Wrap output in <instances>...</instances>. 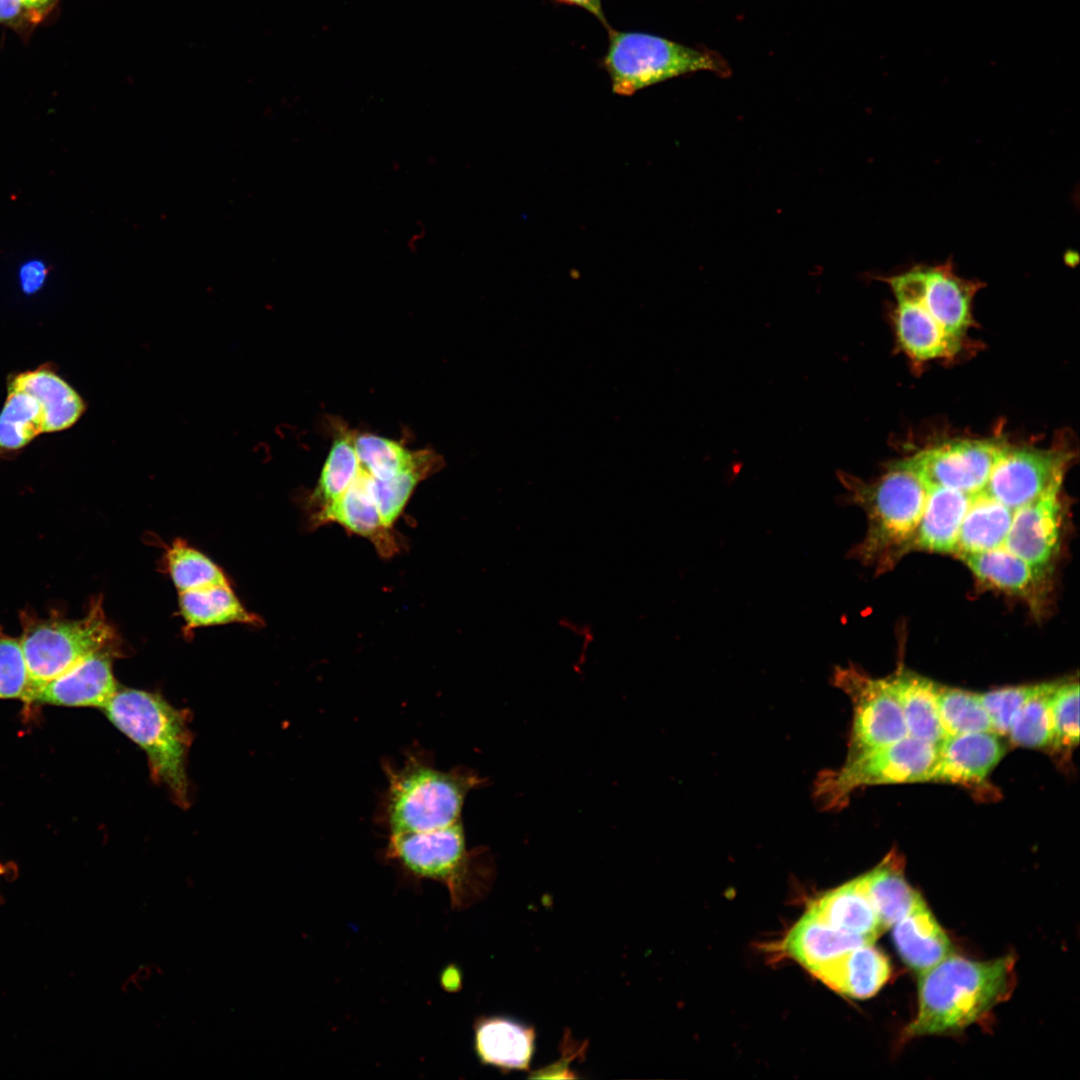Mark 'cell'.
<instances>
[{"label":"cell","instance_id":"1","mask_svg":"<svg viewBox=\"0 0 1080 1080\" xmlns=\"http://www.w3.org/2000/svg\"><path fill=\"white\" fill-rule=\"evenodd\" d=\"M404 756L400 766L381 761L387 784L379 794L374 822L386 835L454 824L462 820L469 792L487 786L488 779L471 768L438 769L433 753L420 745L408 747Z\"/></svg>","mask_w":1080,"mask_h":1080},{"label":"cell","instance_id":"2","mask_svg":"<svg viewBox=\"0 0 1080 1080\" xmlns=\"http://www.w3.org/2000/svg\"><path fill=\"white\" fill-rule=\"evenodd\" d=\"M1015 959L975 961L951 953L919 973L918 1010L906 1037L958 1032L1007 1000L1015 986Z\"/></svg>","mask_w":1080,"mask_h":1080},{"label":"cell","instance_id":"3","mask_svg":"<svg viewBox=\"0 0 1080 1080\" xmlns=\"http://www.w3.org/2000/svg\"><path fill=\"white\" fill-rule=\"evenodd\" d=\"M382 857L409 880L444 885L453 909H465L486 896L496 872L487 847L468 848L462 820L432 830L387 835Z\"/></svg>","mask_w":1080,"mask_h":1080},{"label":"cell","instance_id":"4","mask_svg":"<svg viewBox=\"0 0 1080 1080\" xmlns=\"http://www.w3.org/2000/svg\"><path fill=\"white\" fill-rule=\"evenodd\" d=\"M844 487V499L859 506L867 516V531L849 557L875 566L878 572L893 565L911 550L923 512L928 487L910 470L889 464L884 474L874 480L838 471Z\"/></svg>","mask_w":1080,"mask_h":1080},{"label":"cell","instance_id":"5","mask_svg":"<svg viewBox=\"0 0 1080 1080\" xmlns=\"http://www.w3.org/2000/svg\"><path fill=\"white\" fill-rule=\"evenodd\" d=\"M110 722L147 754L152 777L177 804H188L186 760L191 734L183 711L160 695L118 689L103 707Z\"/></svg>","mask_w":1080,"mask_h":1080},{"label":"cell","instance_id":"6","mask_svg":"<svg viewBox=\"0 0 1080 1080\" xmlns=\"http://www.w3.org/2000/svg\"><path fill=\"white\" fill-rule=\"evenodd\" d=\"M20 623L19 641L29 678L25 693L98 651L116 648L117 635L105 616L101 597L90 602L87 614L81 619H67L58 614L39 618L23 610Z\"/></svg>","mask_w":1080,"mask_h":1080},{"label":"cell","instance_id":"7","mask_svg":"<svg viewBox=\"0 0 1080 1080\" xmlns=\"http://www.w3.org/2000/svg\"><path fill=\"white\" fill-rule=\"evenodd\" d=\"M608 32L609 44L602 65L616 94L632 95L647 86L700 70L721 76L729 73L727 63L712 51L642 32L611 28Z\"/></svg>","mask_w":1080,"mask_h":1080},{"label":"cell","instance_id":"8","mask_svg":"<svg viewBox=\"0 0 1080 1080\" xmlns=\"http://www.w3.org/2000/svg\"><path fill=\"white\" fill-rule=\"evenodd\" d=\"M936 755V744L907 735L824 770L816 778L814 796L820 807L835 810L862 787L929 781Z\"/></svg>","mask_w":1080,"mask_h":1080},{"label":"cell","instance_id":"9","mask_svg":"<svg viewBox=\"0 0 1080 1080\" xmlns=\"http://www.w3.org/2000/svg\"><path fill=\"white\" fill-rule=\"evenodd\" d=\"M833 685L852 704V723L846 758L891 744L908 735L889 677L874 678L853 664L837 666Z\"/></svg>","mask_w":1080,"mask_h":1080},{"label":"cell","instance_id":"10","mask_svg":"<svg viewBox=\"0 0 1080 1080\" xmlns=\"http://www.w3.org/2000/svg\"><path fill=\"white\" fill-rule=\"evenodd\" d=\"M881 280L888 283L896 300L920 302L954 338L962 340L974 325L972 301L983 283L958 276L951 260L937 265L917 264Z\"/></svg>","mask_w":1080,"mask_h":1080},{"label":"cell","instance_id":"11","mask_svg":"<svg viewBox=\"0 0 1080 1080\" xmlns=\"http://www.w3.org/2000/svg\"><path fill=\"white\" fill-rule=\"evenodd\" d=\"M1072 458L1065 447L1038 449L1004 443L984 491L1014 511L1060 490Z\"/></svg>","mask_w":1080,"mask_h":1080},{"label":"cell","instance_id":"12","mask_svg":"<svg viewBox=\"0 0 1080 1080\" xmlns=\"http://www.w3.org/2000/svg\"><path fill=\"white\" fill-rule=\"evenodd\" d=\"M1004 443L999 439L951 440L896 463L913 472L928 488L944 487L974 495L985 490Z\"/></svg>","mask_w":1080,"mask_h":1080},{"label":"cell","instance_id":"13","mask_svg":"<svg viewBox=\"0 0 1080 1080\" xmlns=\"http://www.w3.org/2000/svg\"><path fill=\"white\" fill-rule=\"evenodd\" d=\"M114 652L106 649L86 657L41 687L27 691L21 699L36 704L103 708L118 690L112 671Z\"/></svg>","mask_w":1080,"mask_h":1080},{"label":"cell","instance_id":"14","mask_svg":"<svg viewBox=\"0 0 1080 1080\" xmlns=\"http://www.w3.org/2000/svg\"><path fill=\"white\" fill-rule=\"evenodd\" d=\"M1060 490L1013 511L1010 529L1003 546L1027 561L1049 568L1060 545L1063 506Z\"/></svg>","mask_w":1080,"mask_h":1080},{"label":"cell","instance_id":"15","mask_svg":"<svg viewBox=\"0 0 1080 1080\" xmlns=\"http://www.w3.org/2000/svg\"><path fill=\"white\" fill-rule=\"evenodd\" d=\"M313 528L336 523L348 532L368 539L383 557L398 552V542L382 521L373 490L371 476L361 468L348 489L329 505L310 517Z\"/></svg>","mask_w":1080,"mask_h":1080},{"label":"cell","instance_id":"16","mask_svg":"<svg viewBox=\"0 0 1080 1080\" xmlns=\"http://www.w3.org/2000/svg\"><path fill=\"white\" fill-rule=\"evenodd\" d=\"M1005 746L993 731L946 736L937 744L929 781L977 786L999 763Z\"/></svg>","mask_w":1080,"mask_h":1080},{"label":"cell","instance_id":"17","mask_svg":"<svg viewBox=\"0 0 1080 1080\" xmlns=\"http://www.w3.org/2000/svg\"><path fill=\"white\" fill-rule=\"evenodd\" d=\"M473 1048L482 1065L503 1073L528 1071L536 1050V1031L511 1017L480 1016L473 1024Z\"/></svg>","mask_w":1080,"mask_h":1080},{"label":"cell","instance_id":"18","mask_svg":"<svg viewBox=\"0 0 1080 1080\" xmlns=\"http://www.w3.org/2000/svg\"><path fill=\"white\" fill-rule=\"evenodd\" d=\"M960 558L982 584L1022 597L1034 609H1039L1044 602L1048 593L1049 568L1034 566L1004 546Z\"/></svg>","mask_w":1080,"mask_h":1080},{"label":"cell","instance_id":"19","mask_svg":"<svg viewBox=\"0 0 1080 1080\" xmlns=\"http://www.w3.org/2000/svg\"><path fill=\"white\" fill-rule=\"evenodd\" d=\"M890 974L887 956L873 944L849 950L813 973L834 991L854 999L874 996Z\"/></svg>","mask_w":1080,"mask_h":1080},{"label":"cell","instance_id":"20","mask_svg":"<svg viewBox=\"0 0 1080 1080\" xmlns=\"http://www.w3.org/2000/svg\"><path fill=\"white\" fill-rule=\"evenodd\" d=\"M892 321L899 346L916 361L951 358L962 340L950 336L916 300H896Z\"/></svg>","mask_w":1080,"mask_h":1080},{"label":"cell","instance_id":"21","mask_svg":"<svg viewBox=\"0 0 1080 1080\" xmlns=\"http://www.w3.org/2000/svg\"><path fill=\"white\" fill-rule=\"evenodd\" d=\"M7 386L23 389L37 399L44 412V433L72 427L87 408L81 395L50 364L16 374Z\"/></svg>","mask_w":1080,"mask_h":1080},{"label":"cell","instance_id":"22","mask_svg":"<svg viewBox=\"0 0 1080 1080\" xmlns=\"http://www.w3.org/2000/svg\"><path fill=\"white\" fill-rule=\"evenodd\" d=\"M972 497L954 489L929 487L911 550L954 553Z\"/></svg>","mask_w":1080,"mask_h":1080},{"label":"cell","instance_id":"23","mask_svg":"<svg viewBox=\"0 0 1080 1080\" xmlns=\"http://www.w3.org/2000/svg\"><path fill=\"white\" fill-rule=\"evenodd\" d=\"M873 943L832 927L808 909L788 932L783 949L813 974L843 953Z\"/></svg>","mask_w":1080,"mask_h":1080},{"label":"cell","instance_id":"24","mask_svg":"<svg viewBox=\"0 0 1080 1080\" xmlns=\"http://www.w3.org/2000/svg\"><path fill=\"white\" fill-rule=\"evenodd\" d=\"M892 927V938L900 957L919 973L953 953L950 939L925 901Z\"/></svg>","mask_w":1080,"mask_h":1080},{"label":"cell","instance_id":"25","mask_svg":"<svg viewBox=\"0 0 1080 1080\" xmlns=\"http://www.w3.org/2000/svg\"><path fill=\"white\" fill-rule=\"evenodd\" d=\"M883 930L892 927L924 900L907 882L904 861L890 852L876 867L859 876Z\"/></svg>","mask_w":1080,"mask_h":1080},{"label":"cell","instance_id":"26","mask_svg":"<svg viewBox=\"0 0 1080 1080\" xmlns=\"http://www.w3.org/2000/svg\"><path fill=\"white\" fill-rule=\"evenodd\" d=\"M809 909L832 927L871 942L884 931L860 877L825 893Z\"/></svg>","mask_w":1080,"mask_h":1080},{"label":"cell","instance_id":"27","mask_svg":"<svg viewBox=\"0 0 1080 1080\" xmlns=\"http://www.w3.org/2000/svg\"><path fill=\"white\" fill-rule=\"evenodd\" d=\"M889 680L908 735L936 745L940 743L946 735L937 710L938 684L902 667L889 676Z\"/></svg>","mask_w":1080,"mask_h":1080},{"label":"cell","instance_id":"28","mask_svg":"<svg viewBox=\"0 0 1080 1080\" xmlns=\"http://www.w3.org/2000/svg\"><path fill=\"white\" fill-rule=\"evenodd\" d=\"M1013 510L985 491L974 494L960 527L955 552L960 556L1003 546Z\"/></svg>","mask_w":1080,"mask_h":1080},{"label":"cell","instance_id":"29","mask_svg":"<svg viewBox=\"0 0 1080 1080\" xmlns=\"http://www.w3.org/2000/svg\"><path fill=\"white\" fill-rule=\"evenodd\" d=\"M185 633L205 626L229 623L260 625L261 619L247 611L230 585H215L179 593Z\"/></svg>","mask_w":1080,"mask_h":1080},{"label":"cell","instance_id":"30","mask_svg":"<svg viewBox=\"0 0 1080 1080\" xmlns=\"http://www.w3.org/2000/svg\"><path fill=\"white\" fill-rule=\"evenodd\" d=\"M353 432L344 425H336L332 445L313 491L308 496L312 514L341 496L354 482L360 472Z\"/></svg>","mask_w":1080,"mask_h":1080},{"label":"cell","instance_id":"31","mask_svg":"<svg viewBox=\"0 0 1080 1080\" xmlns=\"http://www.w3.org/2000/svg\"><path fill=\"white\" fill-rule=\"evenodd\" d=\"M442 457L431 449L417 450L412 464L386 480L372 479L374 498L383 523L393 528L420 482L439 471Z\"/></svg>","mask_w":1080,"mask_h":1080},{"label":"cell","instance_id":"32","mask_svg":"<svg viewBox=\"0 0 1080 1080\" xmlns=\"http://www.w3.org/2000/svg\"><path fill=\"white\" fill-rule=\"evenodd\" d=\"M0 412V454L16 452L44 433V412L27 391L7 386Z\"/></svg>","mask_w":1080,"mask_h":1080},{"label":"cell","instance_id":"33","mask_svg":"<svg viewBox=\"0 0 1080 1080\" xmlns=\"http://www.w3.org/2000/svg\"><path fill=\"white\" fill-rule=\"evenodd\" d=\"M937 710L946 736L992 731L979 693L937 686Z\"/></svg>","mask_w":1080,"mask_h":1080},{"label":"cell","instance_id":"34","mask_svg":"<svg viewBox=\"0 0 1080 1080\" xmlns=\"http://www.w3.org/2000/svg\"><path fill=\"white\" fill-rule=\"evenodd\" d=\"M171 579L180 592L215 585H229L223 571L207 556L176 539L166 551Z\"/></svg>","mask_w":1080,"mask_h":1080},{"label":"cell","instance_id":"35","mask_svg":"<svg viewBox=\"0 0 1080 1080\" xmlns=\"http://www.w3.org/2000/svg\"><path fill=\"white\" fill-rule=\"evenodd\" d=\"M355 447L360 468L377 480L389 479L409 467L417 452L399 441L371 433L357 434Z\"/></svg>","mask_w":1080,"mask_h":1080},{"label":"cell","instance_id":"36","mask_svg":"<svg viewBox=\"0 0 1080 1080\" xmlns=\"http://www.w3.org/2000/svg\"><path fill=\"white\" fill-rule=\"evenodd\" d=\"M1058 683L1044 682L1042 688L1017 712L1008 731L1014 744L1030 748L1051 746L1049 698Z\"/></svg>","mask_w":1080,"mask_h":1080},{"label":"cell","instance_id":"37","mask_svg":"<svg viewBox=\"0 0 1080 1080\" xmlns=\"http://www.w3.org/2000/svg\"><path fill=\"white\" fill-rule=\"evenodd\" d=\"M1049 712L1051 746L1057 750L1072 749L1079 742L1078 681H1059L1049 698Z\"/></svg>","mask_w":1080,"mask_h":1080},{"label":"cell","instance_id":"38","mask_svg":"<svg viewBox=\"0 0 1080 1080\" xmlns=\"http://www.w3.org/2000/svg\"><path fill=\"white\" fill-rule=\"evenodd\" d=\"M1043 684L1005 687L979 694L989 716L992 731L999 736L1007 735L1017 712Z\"/></svg>","mask_w":1080,"mask_h":1080},{"label":"cell","instance_id":"39","mask_svg":"<svg viewBox=\"0 0 1080 1080\" xmlns=\"http://www.w3.org/2000/svg\"><path fill=\"white\" fill-rule=\"evenodd\" d=\"M28 680L19 638L5 634L0 626V699L22 698Z\"/></svg>","mask_w":1080,"mask_h":1080},{"label":"cell","instance_id":"40","mask_svg":"<svg viewBox=\"0 0 1080 1080\" xmlns=\"http://www.w3.org/2000/svg\"><path fill=\"white\" fill-rule=\"evenodd\" d=\"M58 0H0V24L31 27L48 16Z\"/></svg>","mask_w":1080,"mask_h":1080},{"label":"cell","instance_id":"41","mask_svg":"<svg viewBox=\"0 0 1080 1080\" xmlns=\"http://www.w3.org/2000/svg\"><path fill=\"white\" fill-rule=\"evenodd\" d=\"M587 1049V1042L579 1044L570 1032H565L561 1042L562 1057L545 1067L530 1072V1079H575L577 1074L569 1068L570 1063L578 1057L583 1058Z\"/></svg>","mask_w":1080,"mask_h":1080},{"label":"cell","instance_id":"42","mask_svg":"<svg viewBox=\"0 0 1080 1080\" xmlns=\"http://www.w3.org/2000/svg\"><path fill=\"white\" fill-rule=\"evenodd\" d=\"M46 275V270L41 263L33 262L23 266L21 270V284L24 291L33 293L41 287Z\"/></svg>","mask_w":1080,"mask_h":1080},{"label":"cell","instance_id":"43","mask_svg":"<svg viewBox=\"0 0 1080 1080\" xmlns=\"http://www.w3.org/2000/svg\"><path fill=\"white\" fill-rule=\"evenodd\" d=\"M561 3L578 6L595 16L605 27L610 28L602 10L601 0H558Z\"/></svg>","mask_w":1080,"mask_h":1080},{"label":"cell","instance_id":"44","mask_svg":"<svg viewBox=\"0 0 1080 1080\" xmlns=\"http://www.w3.org/2000/svg\"><path fill=\"white\" fill-rule=\"evenodd\" d=\"M441 983L448 991H455L461 986V974L455 966H449L441 975Z\"/></svg>","mask_w":1080,"mask_h":1080},{"label":"cell","instance_id":"45","mask_svg":"<svg viewBox=\"0 0 1080 1080\" xmlns=\"http://www.w3.org/2000/svg\"><path fill=\"white\" fill-rule=\"evenodd\" d=\"M426 232L427 231L423 223L415 225V230L407 240V249L410 252H417L420 242L425 238Z\"/></svg>","mask_w":1080,"mask_h":1080},{"label":"cell","instance_id":"46","mask_svg":"<svg viewBox=\"0 0 1080 1080\" xmlns=\"http://www.w3.org/2000/svg\"><path fill=\"white\" fill-rule=\"evenodd\" d=\"M2 873H3V867H2V865L0 864V874H2Z\"/></svg>","mask_w":1080,"mask_h":1080}]
</instances>
